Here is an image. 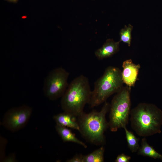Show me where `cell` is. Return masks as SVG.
<instances>
[{
	"instance_id": "13",
	"label": "cell",
	"mask_w": 162,
	"mask_h": 162,
	"mask_svg": "<svg viewBox=\"0 0 162 162\" xmlns=\"http://www.w3.org/2000/svg\"><path fill=\"white\" fill-rule=\"evenodd\" d=\"M105 148L102 146L90 153L83 156V162H103Z\"/></svg>"
},
{
	"instance_id": "14",
	"label": "cell",
	"mask_w": 162,
	"mask_h": 162,
	"mask_svg": "<svg viewBox=\"0 0 162 162\" xmlns=\"http://www.w3.org/2000/svg\"><path fill=\"white\" fill-rule=\"evenodd\" d=\"M124 130L126 138L128 147L133 153L137 152L140 147L139 143V139L137 138L133 132L129 131L126 128H123Z\"/></svg>"
},
{
	"instance_id": "9",
	"label": "cell",
	"mask_w": 162,
	"mask_h": 162,
	"mask_svg": "<svg viewBox=\"0 0 162 162\" xmlns=\"http://www.w3.org/2000/svg\"><path fill=\"white\" fill-rule=\"evenodd\" d=\"M120 42H115L112 39H107L102 46L95 51L96 56L98 59L102 60L112 56L119 51Z\"/></svg>"
},
{
	"instance_id": "5",
	"label": "cell",
	"mask_w": 162,
	"mask_h": 162,
	"mask_svg": "<svg viewBox=\"0 0 162 162\" xmlns=\"http://www.w3.org/2000/svg\"><path fill=\"white\" fill-rule=\"evenodd\" d=\"M131 88L126 86L113 97L110 105L109 127L110 130L117 131L126 127L129 120L131 106Z\"/></svg>"
},
{
	"instance_id": "12",
	"label": "cell",
	"mask_w": 162,
	"mask_h": 162,
	"mask_svg": "<svg viewBox=\"0 0 162 162\" xmlns=\"http://www.w3.org/2000/svg\"><path fill=\"white\" fill-rule=\"evenodd\" d=\"M138 155L162 160V154L157 152L148 143L145 137L142 140L141 146L138 151Z\"/></svg>"
},
{
	"instance_id": "10",
	"label": "cell",
	"mask_w": 162,
	"mask_h": 162,
	"mask_svg": "<svg viewBox=\"0 0 162 162\" xmlns=\"http://www.w3.org/2000/svg\"><path fill=\"white\" fill-rule=\"evenodd\" d=\"M76 117L69 112L64 111L54 116L53 118L56 124L79 131L80 127Z\"/></svg>"
},
{
	"instance_id": "1",
	"label": "cell",
	"mask_w": 162,
	"mask_h": 162,
	"mask_svg": "<svg viewBox=\"0 0 162 162\" xmlns=\"http://www.w3.org/2000/svg\"><path fill=\"white\" fill-rule=\"evenodd\" d=\"M131 128L139 136L147 137L161 132L162 112L152 104L140 103L130 112Z\"/></svg>"
},
{
	"instance_id": "8",
	"label": "cell",
	"mask_w": 162,
	"mask_h": 162,
	"mask_svg": "<svg viewBox=\"0 0 162 162\" xmlns=\"http://www.w3.org/2000/svg\"><path fill=\"white\" fill-rule=\"evenodd\" d=\"M122 67V76L123 83L131 88L134 86L136 81L140 65L134 63L131 59H129L123 62Z\"/></svg>"
},
{
	"instance_id": "3",
	"label": "cell",
	"mask_w": 162,
	"mask_h": 162,
	"mask_svg": "<svg viewBox=\"0 0 162 162\" xmlns=\"http://www.w3.org/2000/svg\"><path fill=\"white\" fill-rule=\"evenodd\" d=\"M110 107L109 104L105 101L100 111L94 110L88 113L83 112L77 117L79 131L88 142L97 145L104 143V133L109 127L106 116Z\"/></svg>"
},
{
	"instance_id": "18",
	"label": "cell",
	"mask_w": 162,
	"mask_h": 162,
	"mask_svg": "<svg viewBox=\"0 0 162 162\" xmlns=\"http://www.w3.org/2000/svg\"><path fill=\"white\" fill-rule=\"evenodd\" d=\"M5 160L6 162H14V161L15 160V157L13 154L11 155L9 157H8Z\"/></svg>"
},
{
	"instance_id": "17",
	"label": "cell",
	"mask_w": 162,
	"mask_h": 162,
	"mask_svg": "<svg viewBox=\"0 0 162 162\" xmlns=\"http://www.w3.org/2000/svg\"><path fill=\"white\" fill-rule=\"evenodd\" d=\"M83 156L81 154H77L72 158L68 159L67 162H83Z\"/></svg>"
},
{
	"instance_id": "11",
	"label": "cell",
	"mask_w": 162,
	"mask_h": 162,
	"mask_svg": "<svg viewBox=\"0 0 162 162\" xmlns=\"http://www.w3.org/2000/svg\"><path fill=\"white\" fill-rule=\"evenodd\" d=\"M55 129L64 142H74L80 145L85 148H87V146L84 142L77 139L68 128L56 124Z\"/></svg>"
},
{
	"instance_id": "2",
	"label": "cell",
	"mask_w": 162,
	"mask_h": 162,
	"mask_svg": "<svg viewBox=\"0 0 162 162\" xmlns=\"http://www.w3.org/2000/svg\"><path fill=\"white\" fill-rule=\"evenodd\" d=\"M92 92L88 78L83 75L76 77L69 84L62 97V108L78 117L83 112L85 105L89 103Z\"/></svg>"
},
{
	"instance_id": "15",
	"label": "cell",
	"mask_w": 162,
	"mask_h": 162,
	"mask_svg": "<svg viewBox=\"0 0 162 162\" xmlns=\"http://www.w3.org/2000/svg\"><path fill=\"white\" fill-rule=\"evenodd\" d=\"M133 28V26L130 24H129L128 26L125 25L124 28L121 29L119 33L120 41L127 44L129 46L131 44V33Z\"/></svg>"
},
{
	"instance_id": "6",
	"label": "cell",
	"mask_w": 162,
	"mask_h": 162,
	"mask_svg": "<svg viewBox=\"0 0 162 162\" xmlns=\"http://www.w3.org/2000/svg\"><path fill=\"white\" fill-rule=\"evenodd\" d=\"M69 73L60 67L51 71L45 78L43 92L45 96L51 100H55L62 97L69 84Z\"/></svg>"
},
{
	"instance_id": "7",
	"label": "cell",
	"mask_w": 162,
	"mask_h": 162,
	"mask_svg": "<svg viewBox=\"0 0 162 162\" xmlns=\"http://www.w3.org/2000/svg\"><path fill=\"white\" fill-rule=\"evenodd\" d=\"M32 112V108L26 105L11 108L4 114L2 124L11 132L19 131L26 126Z\"/></svg>"
},
{
	"instance_id": "16",
	"label": "cell",
	"mask_w": 162,
	"mask_h": 162,
	"mask_svg": "<svg viewBox=\"0 0 162 162\" xmlns=\"http://www.w3.org/2000/svg\"><path fill=\"white\" fill-rule=\"evenodd\" d=\"M130 156L122 153L118 155L115 160L116 162H129L131 159Z\"/></svg>"
},
{
	"instance_id": "4",
	"label": "cell",
	"mask_w": 162,
	"mask_h": 162,
	"mask_svg": "<svg viewBox=\"0 0 162 162\" xmlns=\"http://www.w3.org/2000/svg\"><path fill=\"white\" fill-rule=\"evenodd\" d=\"M123 83L121 70L115 67H107L102 76L94 83L88 103L90 107L93 108L105 102L110 96L122 89Z\"/></svg>"
},
{
	"instance_id": "19",
	"label": "cell",
	"mask_w": 162,
	"mask_h": 162,
	"mask_svg": "<svg viewBox=\"0 0 162 162\" xmlns=\"http://www.w3.org/2000/svg\"><path fill=\"white\" fill-rule=\"evenodd\" d=\"M9 2H12L14 3H16L18 0H5Z\"/></svg>"
}]
</instances>
